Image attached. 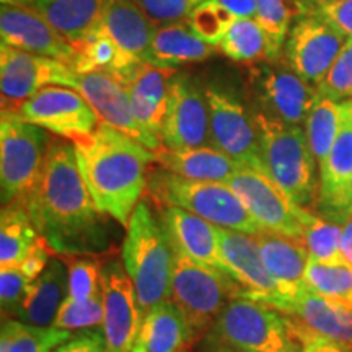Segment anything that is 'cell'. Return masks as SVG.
I'll return each mask as SVG.
<instances>
[{"instance_id": "1", "label": "cell", "mask_w": 352, "mask_h": 352, "mask_svg": "<svg viewBox=\"0 0 352 352\" xmlns=\"http://www.w3.org/2000/svg\"><path fill=\"white\" fill-rule=\"evenodd\" d=\"M39 235L63 254H98L108 235L77 164L72 144L51 140L41 178L25 202Z\"/></svg>"}, {"instance_id": "2", "label": "cell", "mask_w": 352, "mask_h": 352, "mask_svg": "<svg viewBox=\"0 0 352 352\" xmlns=\"http://www.w3.org/2000/svg\"><path fill=\"white\" fill-rule=\"evenodd\" d=\"M74 147L96 209L127 227L147 186L145 171L155 162V152L103 121Z\"/></svg>"}, {"instance_id": "3", "label": "cell", "mask_w": 352, "mask_h": 352, "mask_svg": "<svg viewBox=\"0 0 352 352\" xmlns=\"http://www.w3.org/2000/svg\"><path fill=\"white\" fill-rule=\"evenodd\" d=\"M126 228L121 254L144 320L153 307L171 298L173 248L160 219L145 202H139Z\"/></svg>"}, {"instance_id": "4", "label": "cell", "mask_w": 352, "mask_h": 352, "mask_svg": "<svg viewBox=\"0 0 352 352\" xmlns=\"http://www.w3.org/2000/svg\"><path fill=\"white\" fill-rule=\"evenodd\" d=\"M254 120L267 173L300 208L314 204L320 182L305 131L300 126L272 120L261 111H254Z\"/></svg>"}, {"instance_id": "5", "label": "cell", "mask_w": 352, "mask_h": 352, "mask_svg": "<svg viewBox=\"0 0 352 352\" xmlns=\"http://www.w3.org/2000/svg\"><path fill=\"white\" fill-rule=\"evenodd\" d=\"M243 294L230 274L192 261L173 250L171 300L186 321L189 342L208 336L227 303Z\"/></svg>"}, {"instance_id": "6", "label": "cell", "mask_w": 352, "mask_h": 352, "mask_svg": "<svg viewBox=\"0 0 352 352\" xmlns=\"http://www.w3.org/2000/svg\"><path fill=\"white\" fill-rule=\"evenodd\" d=\"M151 195L160 208L173 206L202 217L214 226L256 235L261 227L226 183L195 182L160 171L151 178Z\"/></svg>"}, {"instance_id": "7", "label": "cell", "mask_w": 352, "mask_h": 352, "mask_svg": "<svg viewBox=\"0 0 352 352\" xmlns=\"http://www.w3.org/2000/svg\"><path fill=\"white\" fill-rule=\"evenodd\" d=\"M51 139L46 129L26 122L16 111L0 118L2 206L26 202L41 178Z\"/></svg>"}, {"instance_id": "8", "label": "cell", "mask_w": 352, "mask_h": 352, "mask_svg": "<svg viewBox=\"0 0 352 352\" xmlns=\"http://www.w3.org/2000/svg\"><path fill=\"white\" fill-rule=\"evenodd\" d=\"M266 303L245 296L232 298L208 333L241 352H285L290 336L289 318Z\"/></svg>"}, {"instance_id": "9", "label": "cell", "mask_w": 352, "mask_h": 352, "mask_svg": "<svg viewBox=\"0 0 352 352\" xmlns=\"http://www.w3.org/2000/svg\"><path fill=\"white\" fill-rule=\"evenodd\" d=\"M210 118V147L223 152L241 166L266 170L261 139L252 111L236 90L222 83L206 87Z\"/></svg>"}, {"instance_id": "10", "label": "cell", "mask_w": 352, "mask_h": 352, "mask_svg": "<svg viewBox=\"0 0 352 352\" xmlns=\"http://www.w3.org/2000/svg\"><path fill=\"white\" fill-rule=\"evenodd\" d=\"M261 230L289 236L302 243L308 210L296 204L267 170L240 166L228 182Z\"/></svg>"}, {"instance_id": "11", "label": "cell", "mask_w": 352, "mask_h": 352, "mask_svg": "<svg viewBox=\"0 0 352 352\" xmlns=\"http://www.w3.org/2000/svg\"><path fill=\"white\" fill-rule=\"evenodd\" d=\"M250 83L259 104L258 111L285 124L300 126L305 122L320 98L311 83L277 60H263L252 67Z\"/></svg>"}, {"instance_id": "12", "label": "cell", "mask_w": 352, "mask_h": 352, "mask_svg": "<svg viewBox=\"0 0 352 352\" xmlns=\"http://www.w3.org/2000/svg\"><path fill=\"white\" fill-rule=\"evenodd\" d=\"M78 74L60 60L0 46V88L2 111H19L30 96L46 87H69L76 90Z\"/></svg>"}, {"instance_id": "13", "label": "cell", "mask_w": 352, "mask_h": 352, "mask_svg": "<svg viewBox=\"0 0 352 352\" xmlns=\"http://www.w3.org/2000/svg\"><path fill=\"white\" fill-rule=\"evenodd\" d=\"M162 144L173 151L210 147V118L206 88L189 74L175 72L170 77Z\"/></svg>"}, {"instance_id": "14", "label": "cell", "mask_w": 352, "mask_h": 352, "mask_svg": "<svg viewBox=\"0 0 352 352\" xmlns=\"http://www.w3.org/2000/svg\"><path fill=\"white\" fill-rule=\"evenodd\" d=\"M347 36L310 12H300L285 39V63L316 88L346 46Z\"/></svg>"}, {"instance_id": "15", "label": "cell", "mask_w": 352, "mask_h": 352, "mask_svg": "<svg viewBox=\"0 0 352 352\" xmlns=\"http://www.w3.org/2000/svg\"><path fill=\"white\" fill-rule=\"evenodd\" d=\"M16 113L23 121L72 142L88 138L101 122L80 91L57 85L36 91Z\"/></svg>"}, {"instance_id": "16", "label": "cell", "mask_w": 352, "mask_h": 352, "mask_svg": "<svg viewBox=\"0 0 352 352\" xmlns=\"http://www.w3.org/2000/svg\"><path fill=\"white\" fill-rule=\"evenodd\" d=\"M101 300L103 329L109 352H132L138 344L142 314L134 284L120 261H109L101 267Z\"/></svg>"}, {"instance_id": "17", "label": "cell", "mask_w": 352, "mask_h": 352, "mask_svg": "<svg viewBox=\"0 0 352 352\" xmlns=\"http://www.w3.org/2000/svg\"><path fill=\"white\" fill-rule=\"evenodd\" d=\"M219 239L226 272L241 285L243 296L284 314L285 302L279 285L266 270L256 236L219 227Z\"/></svg>"}, {"instance_id": "18", "label": "cell", "mask_w": 352, "mask_h": 352, "mask_svg": "<svg viewBox=\"0 0 352 352\" xmlns=\"http://www.w3.org/2000/svg\"><path fill=\"white\" fill-rule=\"evenodd\" d=\"M316 208L324 219L340 226L352 214V100L342 101L340 134L320 165Z\"/></svg>"}, {"instance_id": "19", "label": "cell", "mask_w": 352, "mask_h": 352, "mask_svg": "<svg viewBox=\"0 0 352 352\" xmlns=\"http://www.w3.org/2000/svg\"><path fill=\"white\" fill-rule=\"evenodd\" d=\"M0 36H2V44L6 46L30 52V54L51 57L70 67L77 57L74 44L32 7L2 3Z\"/></svg>"}, {"instance_id": "20", "label": "cell", "mask_w": 352, "mask_h": 352, "mask_svg": "<svg viewBox=\"0 0 352 352\" xmlns=\"http://www.w3.org/2000/svg\"><path fill=\"white\" fill-rule=\"evenodd\" d=\"M76 90L85 96L100 116V121L124 132L129 138L145 145L148 151L160 152L164 148L160 140L147 134L135 121L129 94L116 78L107 74H78Z\"/></svg>"}, {"instance_id": "21", "label": "cell", "mask_w": 352, "mask_h": 352, "mask_svg": "<svg viewBox=\"0 0 352 352\" xmlns=\"http://www.w3.org/2000/svg\"><path fill=\"white\" fill-rule=\"evenodd\" d=\"M160 209V222L175 252L204 266L226 272L220 254L217 226L173 206Z\"/></svg>"}, {"instance_id": "22", "label": "cell", "mask_w": 352, "mask_h": 352, "mask_svg": "<svg viewBox=\"0 0 352 352\" xmlns=\"http://www.w3.org/2000/svg\"><path fill=\"white\" fill-rule=\"evenodd\" d=\"M94 30L111 38L122 51L140 63L151 60L158 26L135 0H107Z\"/></svg>"}, {"instance_id": "23", "label": "cell", "mask_w": 352, "mask_h": 352, "mask_svg": "<svg viewBox=\"0 0 352 352\" xmlns=\"http://www.w3.org/2000/svg\"><path fill=\"white\" fill-rule=\"evenodd\" d=\"M175 72L173 69H162L148 63H139L121 82L129 94L135 121L147 134L160 142L168 107V82Z\"/></svg>"}, {"instance_id": "24", "label": "cell", "mask_w": 352, "mask_h": 352, "mask_svg": "<svg viewBox=\"0 0 352 352\" xmlns=\"http://www.w3.org/2000/svg\"><path fill=\"white\" fill-rule=\"evenodd\" d=\"M263 261L272 279L279 285L285 307L284 314H292L294 302L305 287V271L310 254L300 241L267 230L256 233Z\"/></svg>"}, {"instance_id": "25", "label": "cell", "mask_w": 352, "mask_h": 352, "mask_svg": "<svg viewBox=\"0 0 352 352\" xmlns=\"http://www.w3.org/2000/svg\"><path fill=\"white\" fill-rule=\"evenodd\" d=\"M324 340L352 351V310L320 296L305 285L294 302L292 314Z\"/></svg>"}, {"instance_id": "26", "label": "cell", "mask_w": 352, "mask_h": 352, "mask_svg": "<svg viewBox=\"0 0 352 352\" xmlns=\"http://www.w3.org/2000/svg\"><path fill=\"white\" fill-rule=\"evenodd\" d=\"M69 294V271L60 259H51L44 272L30 284L15 320L39 328H51Z\"/></svg>"}, {"instance_id": "27", "label": "cell", "mask_w": 352, "mask_h": 352, "mask_svg": "<svg viewBox=\"0 0 352 352\" xmlns=\"http://www.w3.org/2000/svg\"><path fill=\"white\" fill-rule=\"evenodd\" d=\"M155 162L164 171L183 178L226 184H228L241 166L233 158L214 147L182 148V151L164 147L160 152H155Z\"/></svg>"}, {"instance_id": "28", "label": "cell", "mask_w": 352, "mask_h": 352, "mask_svg": "<svg viewBox=\"0 0 352 352\" xmlns=\"http://www.w3.org/2000/svg\"><path fill=\"white\" fill-rule=\"evenodd\" d=\"M215 47L197 36L186 23L166 25L157 30L148 64L175 70L178 65L209 59Z\"/></svg>"}, {"instance_id": "29", "label": "cell", "mask_w": 352, "mask_h": 352, "mask_svg": "<svg viewBox=\"0 0 352 352\" xmlns=\"http://www.w3.org/2000/svg\"><path fill=\"white\" fill-rule=\"evenodd\" d=\"M77 57L72 69L77 74H107L122 82L140 60L127 54L103 33L90 32L82 41L74 44Z\"/></svg>"}, {"instance_id": "30", "label": "cell", "mask_w": 352, "mask_h": 352, "mask_svg": "<svg viewBox=\"0 0 352 352\" xmlns=\"http://www.w3.org/2000/svg\"><path fill=\"white\" fill-rule=\"evenodd\" d=\"M107 0H33L32 8L65 39L77 44L94 32Z\"/></svg>"}, {"instance_id": "31", "label": "cell", "mask_w": 352, "mask_h": 352, "mask_svg": "<svg viewBox=\"0 0 352 352\" xmlns=\"http://www.w3.org/2000/svg\"><path fill=\"white\" fill-rule=\"evenodd\" d=\"M139 341L147 352H179L189 344L186 321L171 298L158 303L145 315Z\"/></svg>"}, {"instance_id": "32", "label": "cell", "mask_w": 352, "mask_h": 352, "mask_svg": "<svg viewBox=\"0 0 352 352\" xmlns=\"http://www.w3.org/2000/svg\"><path fill=\"white\" fill-rule=\"evenodd\" d=\"M38 236L23 202L3 206L0 215V270L20 267Z\"/></svg>"}, {"instance_id": "33", "label": "cell", "mask_w": 352, "mask_h": 352, "mask_svg": "<svg viewBox=\"0 0 352 352\" xmlns=\"http://www.w3.org/2000/svg\"><path fill=\"white\" fill-rule=\"evenodd\" d=\"M220 51L235 63L277 60L266 33L254 19H235L219 44Z\"/></svg>"}, {"instance_id": "34", "label": "cell", "mask_w": 352, "mask_h": 352, "mask_svg": "<svg viewBox=\"0 0 352 352\" xmlns=\"http://www.w3.org/2000/svg\"><path fill=\"white\" fill-rule=\"evenodd\" d=\"M342 101L320 96L308 113L305 134L318 166L327 160L341 129Z\"/></svg>"}, {"instance_id": "35", "label": "cell", "mask_w": 352, "mask_h": 352, "mask_svg": "<svg viewBox=\"0 0 352 352\" xmlns=\"http://www.w3.org/2000/svg\"><path fill=\"white\" fill-rule=\"evenodd\" d=\"M72 338V333L56 328H39L19 320H3L0 352H51Z\"/></svg>"}, {"instance_id": "36", "label": "cell", "mask_w": 352, "mask_h": 352, "mask_svg": "<svg viewBox=\"0 0 352 352\" xmlns=\"http://www.w3.org/2000/svg\"><path fill=\"white\" fill-rule=\"evenodd\" d=\"M305 283L320 296L352 310V267L347 264H323L310 258Z\"/></svg>"}, {"instance_id": "37", "label": "cell", "mask_w": 352, "mask_h": 352, "mask_svg": "<svg viewBox=\"0 0 352 352\" xmlns=\"http://www.w3.org/2000/svg\"><path fill=\"white\" fill-rule=\"evenodd\" d=\"M342 226L324 217L308 214L303 227L302 245L311 259L323 264H346L341 252Z\"/></svg>"}, {"instance_id": "38", "label": "cell", "mask_w": 352, "mask_h": 352, "mask_svg": "<svg viewBox=\"0 0 352 352\" xmlns=\"http://www.w3.org/2000/svg\"><path fill=\"white\" fill-rule=\"evenodd\" d=\"M235 16L222 7L217 0H204L192 10L186 25L206 43L219 46L228 28H230Z\"/></svg>"}, {"instance_id": "39", "label": "cell", "mask_w": 352, "mask_h": 352, "mask_svg": "<svg viewBox=\"0 0 352 352\" xmlns=\"http://www.w3.org/2000/svg\"><path fill=\"white\" fill-rule=\"evenodd\" d=\"M103 327V300L98 297L88 300H74L67 297L57 311L52 328L74 331V329H90Z\"/></svg>"}, {"instance_id": "40", "label": "cell", "mask_w": 352, "mask_h": 352, "mask_svg": "<svg viewBox=\"0 0 352 352\" xmlns=\"http://www.w3.org/2000/svg\"><path fill=\"white\" fill-rule=\"evenodd\" d=\"M256 20L270 39L272 51L279 59L280 51L290 32L292 13L285 0H256Z\"/></svg>"}, {"instance_id": "41", "label": "cell", "mask_w": 352, "mask_h": 352, "mask_svg": "<svg viewBox=\"0 0 352 352\" xmlns=\"http://www.w3.org/2000/svg\"><path fill=\"white\" fill-rule=\"evenodd\" d=\"M316 91L334 101L352 100V38L347 39L323 82L316 85Z\"/></svg>"}, {"instance_id": "42", "label": "cell", "mask_w": 352, "mask_h": 352, "mask_svg": "<svg viewBox=\"0 0 352 352\" xmlns=\"http://www.w3.org/2000/svg\"><path fill=\"white\" fill-rule=\"evenodd\" d=\"M101 270L91 259H77L69 267V294L74 300H88L101 294Z\"/></svg>"}, {"instance_id": "43", "label": "cell", "mask_w": 352, "mask_h": 352, "mask_svg": "<svg viewBox=\"0 0 352 352\" xmlns=\"http://www.w3.org/2000/svg\"><path fill=\"white\" fill-rule=\"evenodd\" d=\"M298 12H310L352 38V0H300Z\"/></svg>"}, {"instance_id": "44", "label": "cell", "mask_w": 352, "mask_h": 352, "mask_svg": "<svg viewBox=\"0 0 352 352\" xmlns=\"http://www.w3.org/2000/svg\"><path fill=\"white\" fill-rule=\"evenodd\" d=\"M157 25L186 23L192 10L204 0H135Z\"/></svg>"}, {"instance_id": "45", "label": "cell", "mask_w": 352, "mask_h": 352, "mask_svg": "<svg viewBox=\"0 0 352 352\" xmlns=\"http://www.w3.org/2000/svg\"><path fill=\"white\" fill-rule=\"evenodd\" d=\"M30 280L20 267H3L0 270V303L2 314L7 316H15L28 292Z\"/></svg>"}, {"instance_id": "46", "label": "cell", "mask_w": 352, "mask_h": 352, "mask_svg": "<svg viewBox=\"0 0 352 352\" xmlns=\"http://www.w3.org/2000/svg\"><path fill=\"white\" fill-rule=\"evenodd\" d=\"M289 328L290 336L300 342L305 352H347V349L336 344V342L328 341L324 338L318 336V334H315L298 320L294 321L289 318Z\"/></svg>"}, {"instance_id": "47", "label": "cell", "mask_w": 352, "mask_h": 352, "mask_svg": "<svg viewBox=\"0 0 352 352\" xmlns=\"http://www.w3.org/2000/svg\"><path fill=\"white\" fill-rule=\"evenodd\" d=\"M54 352H109L103 329H91L72 336L67 342L56 347Z\"/></svg>"}, {"instance_id": "48", "label": "cell", "mask_w": 352, "mask_h": 352, "mask_svg": "<svg viewBox=\"0 0 352 352\" xmlns=\"http://www.w3.org/2000/svg\"><path fill=\"white\" fill-rule=\"evenodd\" d=\"M47 241L43 239L41 235L38 236V240L34 241V245L30 250L28 256L25 258V261L21 263L20 270L23 274L28 277L30 280H34L44 272V270L50 264V252H47Z\"/></svg>"}, {"instance_id": "49", "label": "cell", "mask_w": 352, "mask_h": 352, "mask_svg": "<svg viewBox=\"0 0 352 352\" xmlns=\"http://www.w3.org/2000/svg\"><path fill=\"white\" fill-rule=\"evenodd\" d=\"M235 19H256V0H217Z\"/></svg>"}, {"instance_id": "50", "label": "cell", "mask_w": 352, "mask_h": 352, "mask_svg": "<svg viewBox=\"0 0 352 352\" xmlns=\"http://www.w3.org/2000/svg\"><path fill=\"white\" fill-rule=\"evenodd\" d=\"M341 252L344 256V261L349 267H352V214L351 217L342 223L341 233Z\"/></svg>"}, {"instance_id": "51", "label": "cell", "mask_w": 352, "mask_h": 352, "mask_svg": "<svg viewBox=\"0 0 352 352\" xmlns=\"http://www.w3.org/2000/svg\"><path fill=\"white\" fill-rule=\"evenodd\" d=\"M201 352H241V351L226 344V342L215 340V338H212V336H206Z\"/></svg>"}, {"instance_id": "52", "label": "cell", "mask_w": 352, "mask_h": 352, "mask_svg": "<svg viewBox=\"0 0 352 352\" xmlns=\"http://www.w3.org/2000/svg\"><path fill=\"white\" fill-rule=\"evenodd\" d=\"M2 3H7V6H21V7H32L33 0H2Z\"/></svg>"}, {"instance_id": "53", "label": "cell", "mask_w": 352, "mask_h": 352, "mask_svg": "<svg viewBox=\"0 0 352 352\" xmlns=\"http://www.w3.org/2000/svg\"><path fill=\"white\" fill-rule=\"evenodd\" d=\"M285 352H305V349H303V346L300 344V342H298L297 340H294V338H292V342H290L289 349L285 351Z\"/></svg>"}, {"instance_id": "54", "label": "cell", "mask_w": 352, "mask_h": 352, "mask_svg": "<svg viewBox=\"0 0 352 352\" xmlns=\"http://www.w3.org/2000/svg\"><path fill=\"white\" fill-rule=\"evenodd\" d=\"M132 352H147V351H145V346L142 344V342L138 341V344L134 346V349H132Z\"/></svg>"}, {"instance_id": "55", "label": "cell", "mask_w": 352, "mask_h": 352, "mask_svg": "<svg viewBox=\"0 0 352 352\" xmlns=\"http://www.w3.org/2000/svg\"><path fill=\"white\" fill-rule=\"evenodd\" d=\"M179 352H189V351H186V349H183V351H179Z\"/></svg>"}]
</instances>
